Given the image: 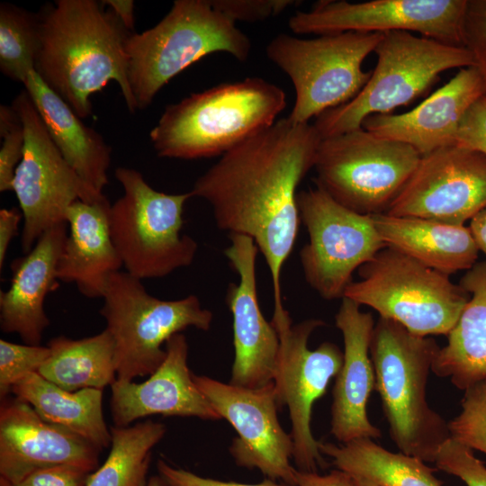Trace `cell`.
I'll list each match as a JSON object with an SVG mask.
<instances>
[{"instance_id":"44dd1931","label":"cell","mask_w":486,"mask_h":486,"mask_svg":"<svg viewBox=\"0 0 486 486\" xmlns=\"http://www.w3.org/2000/svg\"><path fill=\"white\" fill-rule=\"evenodd\" d=\"M335 324L343 337L344 352L332 391L330 433L341 444L377 439L381 430L372 424L367 414L368 400L375 389L370 356L375 322L370 312L362 311L358 303L343 297Z\"/></svg>"},{"instance_id":"ee69618b","label":"cell","mask_w":486,"mask_h":486,"mask_svg":"<svg viewBox=\"0 0 486 486\" xmlns=\"http://www.w3.org/2000/svg\"><path fill=\"white\" fill-rule=\"evenodd\" d=\"M102 4L113 12L122 25L130 32L134 30V1L132 0H104Z\"/></svg>"},{"instance_id":"8992f818","label":"cell","mask_w":486,"mask_h":486,"mask_svg":"<svg viewBox=\"0 0 486 486\" xmlns=\"http://www.w3.org/2000/svg\"><path fill=\"white\" fill-rule=\"evenodd\" d=\"M374 52L377 63L360 93L317 117L313 125L321 139L359 129L371 115L410 104L446 70L475 66L466 47L404 31L383 33Z\"/></svg>"},{"instance_id":"83f0119b","label":"cell","mask_w":486,"mask_h":486,"mask_svg":"<svg viewBox=\"0 0 486 486\" xmlns=\"http://www.w3.org/2000/svg\"><path fill=\"white\" fill-rule=\"evenodd\" d=\"M11 393L28 402L45 421L61 426L103 450L112 436L103 413V390L66 391L38 373L19 380Z\"/></svg>"},{"instance_id":"5bb4252c","label":"cell","mask_w":486,"mask_h":486,"mask_svg":"<svg viewBox=\"0 0 486 486\" xmlns=\"http://www.w3.org/2000/svg\"><path fill=\"white\" fill-rule=\"evenodd\" d=\"M309 242L300 251L304 279L321 298L342 299L352 274L386 247L372 215L353 212L315 187L297 194Z\"/></svg>"},{"instance_id":"7bdbcfd3","label":"cell","mask_w":486,"mask_h":486,"mask_svg":"<svg viewBox=\"0 0 486 486\" xmlns=\"http://www.w3.org/2000/svg\"><path fill=\"white\" fill-rule=\"evenodd\" d=\"M22 212L15 208L0 210V268L2 269L9 246L17 236Z\"/></svg>"},{"instance_id":"4fadbf2b","label":"cell","mask_w":486,"mask_h":486,"mask_svg":"<svg viewBox=\"0 0 486 486\" xmlns=\"http://www.w3.org/2000/svg\"><path fill=\"white\" fill-rule=\"evenodd\" d=\"M280 340V351L274 379L276 399L281 409L286 406L291 419L292 458L302 472H318L326 462L320 442L311 432V412L339 372L343 352L332 342H323L316 349L309 348L311 334L325 325L320 319H308L293 324L284 309L274 311L271 321Z\"/></svg>"},{"instance_id":"ac0fdd59","label":"cell","mask_w":486,"mask_h":486,"mask_svg":"<svg viewBox=\"0 0 486 486\" xmlns=\"http://www.w3.org/2000/svg\"><path fill=\"white\" fill-rule=\"evenodd\" d=\"M224 255L238 274V284L227 288L226 303L233 319L234 361L230 384L260 388L274 382L280 340L272 322L261 312L256 288V261L258 248L245 235H229Z\"/></svg>"},{"instance_id":"7a4b0ae2","label":"cell","mask_w":486,"mask_h":486,"mask_svg":"<svg viewBox=\"0 0 486 486\" xmlns=\"http://www.w3.org/2000/svg\"><path fill=\"white\" fill-rule=\"evenodd\" d=\"M40 44L35 71L81 118L93 114L91 96L110 81L127 108L137 110L128 76L129 32L94 0H58L39 14Z\"/></svg>"},{"instance_id":"bcb514c9","label":"cell","mask_w":486,"mask_h":486,"mask_svg":"<svg viewBox=\"0 0 486 486\" xmlns=\"http://www.w3.org/2000/svg\"><path fill=\"white\" fill-rule=\"evenodd\" d=\"M147 486H168L164 479L158 475H153L148 478Z\"/></svg>"},{"instance_id":"277c9868","label":"cell","mask_w":486,"mask_h":486,"mask_svg":"<svg viewBox=\"0 0 486 486\" xmlns=\"http://www.w3.org/2000/svg\"><path fill=\"white\" fill-rule=\"evenodd\" d=\"M439 349L434 338L392 320L379 317L375 322L370 356L391 438L400 453L425 463H435L450 437L448 422L427 400L428 377Z\"/></svg>"},{"instance_id":"e0dca14e","label":"cell","mask_w":486,"mask_h":486,"mask_svg":"<svg viewBox=\"0 0 486 486\" xmlns=\"http://www.w3.org/2000/svg\"><path fill=\"white\" fill-rule=\"evenodd\" d=\"M486 207V157L457 143L422 156L386 214L464 225Z\"/></svg>"},{"instance_id":"4dcf8cb0","label":"cell","mask_w":486,"mask_h":486,"mask_svg":"<svg viewBox=\"0 0 486 486\" xmlns=\"http://www.w3.org/2000/svg\"><path fill=\"white\" fill-rule=\"evenodd\" d=\"M112 441L104 463L91 472L86 486H147L151 451L166 428L151 419L110 428Z\"/></svg>"},{"instance_id":"d4e9b609","label":"cell","mask_w":486,"mask_h":486,"mask_svg":"<svg viewBox=\"0 0 486 486\" xmlns=\"http://www.w3.org/2000/svg\"><path fill=\"white\" fill-rule=\"evenodd\" d=\"M23 85L65 160L83 181L103 193L109 182L112 148L82 122L35 70L29 73Z\"/></svg>"},{"instance_id":"484cf974","label":"cell","mask_w":486,"mask_h":486,"mask_svg":"<svg viewBox=\"0 0 486 486\" xmlns=\"http://www.w3.org/2000/svg\"><path fill=\"white\" fill-rule=\"evenodd\" d=\"M372 218L387 247L429 268L450 276L476 263L479 249L464 225L386 213Z\"/></svg>"},{"instance_id":"7dc6e473","label":"cell","mask_w":486,"mask_h":486,"mask_svg":"<svg viewBox=\"0 0 486 486\" xmlns=\"http://www.w3.org/2000/svg\"><path fill=\"white\" fill-rule=\"evenodd\" d=\"M352 477L355 481L356 486H379L375 484L374 482L369 480H366L364 478L356 477V476H352Z\"/></svg>"},{"instance_id":"6da1fadb","label":"cell","mask_w":486,"mask_h":486,"mask_svg":"<svg viewBox=\"0 0 486 486\" xmlns=\"http://www.w3.org/2000/svg\"><path fill=\"white\" fill-rule=\"evenodd\" d=\"M321 140L313 124L282 118L220 156L190 191L210 204L220 230L254 240L271 274L274 310L284 308L281 273L301 222L297 188Z\"/></svg>"},{"instance_id":"8fae6325","label":"cell","mask_w":486,"mask_h":486,"mask_svg":"<svg viewBox=\"0 0 486 486\" xmlns=\"http://www.w3.org/2000/svg\"><path fill=\"white\" fill-rule=\"evenodd\" d=\"M412 147L363 127L322 139L315 158L316 187L363 215L385 213L417 168Z\"/></svg>"},{"instance_id":"c3c4849f","label":"cell","mask_w":486,"mask_h":486,"mask_svg":"<svg viewBox=\"0 0 486 486\" xmlns=\"http://www.w3.org/2000/svg\"><path fill=\"white\" fill-rule=\"evenodd\" d=\"M0 486H13L9 482L0 477Z\"/></svg>"},{"instance_id":"f6af8a7d","label":"cell","mask_w":486,"mask_h":486,"mask_svg":"<svg viewBox=\"0 0 486 486\" xmlns=\"http://www.w3.org/2000/svg\"><path fill=\"white\" fill-rule=\"evenodd\" d=\"M469 230L479 251L486 256V207L471 219Z\"/></svg>"},{"instance_id":"603a6c76","label":"cell","mask_w":486,"mask_h":486,"mask_svg":"<svg viewBox=\"0 0 486 486\" xmlns=\"http://www.w3.org/2000/svg\"><path fill=\"white\" fill-rule=\"evenodd\" d=\"M67 235V222L46 230L25 256L14 260L10 286L0 292L1 330L18 334L24 344L40 345L50 325L44 302L58 286L57 268Z\"/></svg>"},{"instance_id":"ffe728a7","label":"cell","mask_w":486,"mask_h":486,"mask_svg":"<svg viewBox=\"0 0 486 486\" xmlns=\"http://www.w3.org/2000/svg\"><path fill=\"white\" fill-rule=\"evenodd\" d=\"M165 349V360L145 382L117 379L112 384L110 410L113 426L129 427L152 415L220 418L193 378L187 364L185 336L175 334L166 342Z\"/></svg>"},{"instance_id":"7c38bea8","label":"cell","mask_w":486,"mask_h":486,"mask_svg":"<svg viewBox=\"0 0 486 486\" xmlns=\"http://www.w3.org/2000/svg\"><path fill=\"white\" fill-rule=\"evenodd\" d=\"M12 106L25 133L22 158L12 183L23 217L22 248L26 254L51 227L66 221L76 201L94 202L105 197L88 185L65 160L24 89Z\"/></svg>"},{"instance_id":"e575fe53","label":"cell","mask_w":486,"mask_h":486,"mask_svg":"<svg viewBox=\"0 0 486 486\" xmlns=\"http://www.w3.org/2000/svg\"><path fill=\"white\" fill-rule=\"evenodd\" d=\"M0 191H12L15 170L20 164L25 143L22 122L14 107L0 106Z\"/></svg>"},{"instance_id":"60d3db41","label":"cell","mask_w":486,"mask_h":486,"mask_svg":"<svg viewBox=\"0 0 486 486\" xmlns=\"http://www.w3.org/2000/svg\"><path fill=\"white\" fill-rule=\"evenodd\" d=\"M157 468L158 474L168 486H288L268 478L259 483L252 484L205 478L187 470L176 468L162 459L158 460Z\"/></svg>"},{"instance_id":"d590c367","label":"cell","mask_w":486,"mask_h":486,"mask_svg":"<svg viewBox=\"0 0 486 486\" xmlns=\"http://www.w3.org/2000/svg\"><path fill=\"white\" fill-rule=\"evenodd\" d=\"M436 466L460 479L466 486H486V466L473 451L452 437L438 448Z\"/></svg>"},{"instance_id":"f1b7e54d","label":"cell","mask_w":486,"mask_h":486,"mask_svg":"<svg viewBox=\"0 0 486 486\" xmlns=\"http://www.w3.org/2000/svg\"><path fill=\"white\" fill-rule=\"evenodd\" d=\"M47 346L50 353L38 374L66 391H104L117 380L114 341L106 328L80 339L58 336Z\"/></svg>"},{"instance_id":"74e56055","label":"cell","mask_w":486,"mask_h":486,"mask_svg":"<svg viewBox=\"0 0 486 486\" xmlns=\"http://www.w3.org/2000/svg\"><path fill=\"white\" fill-rule=\"evenodd\" d=\"M212 5L233 22H259L293 6V0H211Z\"/></svg>"},{"instance_id":"7402d4cb","label":"cell","mask_w":486,"mask_h":486,"mask_svg":"<svg viewBox=\"0 0 486 486\" xmlns=\"http://www.w3.org/2000/svg\"><path fill=\"white\" fill-rule=\"evenodd\" d=\"M482 95L479 69L475 66L464 68L412 110L371 115L362 127L380 137L405 143L422 157L457 143L463 118Z\"/></svg>"},{"instance_id":"3957f363","label":"cell","mask_w":486,"mask_h":486,"mask_svg":"<svg viewBox=\"0 0 486 486\" xmlns=\"http://www.w3.org/2000/svg\"><path fill=\"white\" fill-rule=\"evenodd\" d=\"M286 104L284 89L261 77L220 84L167 105L150 141L160 158L222 156L271 127Z\"/></svg>"},{"instance_id":"8d00e7d4","label":"cell","mask_w":486,"mask_h":486,"mask_svg":"<svg viewBox=\"0 0 486 486\" xmlns=\"http://www.w3.org/2000/svg\"><path fill=\"white\" fill-rule=\"evenodd\" d=\"M464 46L472 54L486 97V0H468L464 22Z\"/></svg>"},{"instance_id":"52a82bcc","label":"cell","mask_w":486,"mask_h":486,"mask_svg":"<svg viewBox=\"0 0 486 486\" xmlns=\"http://www.w3.org/2000/svg\"><path fill=\"white\" fill-rule=\"evenodd\" d=\"M115 178L123 194L111 204L110 231L126 272L140 280L155 279L190 266L198 244L182 230L191 193L157 191L129 167H117Z\"/></svg>"},{"instance_id":"9a60e30c","label":"cell","mask_w":486,"mask_h":486,"mask_svg":"<svg viewBox=\"0 0 486 486\" xmlns=\"http://www.w3.org/2000/svg\"><path fill=\"white\" fill-rule=\"evenodd\" d=\"M468 0H372L362 3L321 1L290 17L297 34L346 32L385 33L404 31L454 46H464Z\"/></svg>"},{"instance_id":"5b68a950","label":"cell","mask_w":486,"mask_h":486,"mask_svg":"<svg viewBox=\"0 0 486 486\" xmlns=\"http://www.w3.org/2000/svg\"><path fill=\"white\" fill-rule=\"evenodd\" d=\"M252 44L211 0H176L154 27L126 42L129 82L137 109L147 108L173 77L202 58L226 52L240 62Z\"/></svg>"},{"instance_id":"836d02e7","label":"cell","mask_w":486,"mask_h":486,"mask_svg":"<svg viewBox=\"0 0 486 486\" xmlns=\"http://www.w3.org/2000/svg\"><path fill=\"white\" fill-rule=\"evenodd\" d=\"M48 346L16 344L0 339V397L11 393L12 387L24 376L38 373L50 356Z\"/></svg>"},{"instance_id":"30bf717a","label":"cell","mask_w":486,"mask_h":486,"mask_svg":"<svg viewBox=\"0 0 486 486\" xmlns=\"http://www.w3.org/2000/svg\"><path fill=\"white\" fill-rule=\"evenodd\" d=\"M382 34L346 32L300 39L281 33L273 38L266 56L289 76L295 90L288 118L308 123L354 99L371 76L363 70V62Z\"/></svg>"},{"instance_id":"f35d334b","label":"cell","mask_w":486,"mask_h":486,"mask_svg":"<svg viewBox=\"0 0 486 486\" xmlns=\"http://www.w3.org/2000/svg\"><path fill=\"white\" fill-rule=\"evenodd\" d=\"M456 142L486 157V97L484 95L472 104L463 118Z\"/></svg>"},{"instance_id":"cb8c5ba5","label":"cell","mask_w":486,"mask_h":486,"mask_svg":"<svg viewBox=\"0 0 486 486\" xmlns=\"http://www.w3.org/2000/svg\"><path fill=\"white\" fill-rule=\"evenodd\" d=\"M106 196L94 202L76 201L67 212L68 235L57 277L74 283L87 298H102L109 277L123 266L113 244Z\"/></svg>"},{"instance_id":"d6986e66","label":"cell","mask_w":486,"mask_h":486,"mask_svg":"<svg viewBox=\"0 0 486 486\" xmlns=\"http://www.w3.org/2000/svg\"><path fill=\"white\" fill-rule=\"evenodd\" d=\"M102 450L68 429L42 419L25 400L1 399L0 477L12 485L32 472L72 465L91 472Z\"/></svg>"},{"instance_id":"9c48e42d","label":"cell","mask_w":486,"mask_h":486,"mask_svg":"<svg viewBox=\"0 0 486 486\" xmlns=\"http://www.w3.org/2000/svg\"><path fill=\"white\" fill-rule=\"evenodd\" d=\"M344 296L375 310L410 332L429 337L448 335L470 294L449 275L385 247L358 269Z\"/></svg>"},{"instance_id":"d6a6232c","label":"cell","mask_w":486,"mask_h":486,"mask_svg":"<svg viewBox=\"0 0 486 486\" xmlns=\"http://www.w3.org/2000/svg\"><path fill=\"white\" fill-rule=\"evenodd\" d=\"M450 437L486 454V380L466 390L460 413L448 422Z\"/></svg>"},{"instance_id":"4316f807","label":"cell","mask_w":486,"mask_h":486,"mask_svg":"<svg viewBox=\"0 0 486 486\" xmlns=\"http://www.w3.org/2000/svg\"><path fill=\"white\" fill-rule=\"evenodd\" d=\"M459 284L470 294L440 347L431 371L460 390L486 380V261L475 263Z\"/></svg>"},{"instance_id":"ab89813d","label":"cell","mask_w":486,"mask_h":486,"mask_svg":"<svg viewBox=\"0 0 486 486\" xmlns=\"http://www.w3.org/2000/svg\"><path fill=\"white\" fill-rule=\"evenodd\" d=\"M91 472L72 465L36 470L13 486H86Z\"/></svg>"},{"instance_id":"1f68e13d","label":"cell","mask_w":486,"mask_h":486,"mask_svg":"<svg viewBox=\"0 0 486 486\" xmlns=\"http://www.w3.org/2000/svg\"><path fill=\"white\" fill-rule=\"evenodd\" d=\"M40 44V15L13 4H0V70L24 84L36 69Z\"/></svg>"},{"instance_id":"b9f144b4","label":"cell","mask_w":486,"mask_h":486,"mask_svg":"<svg viewBox=\"0 0 486 486\" xmlns=\"http://www.w3.org/2000/svg\"><path fill=\"white\" fill-rule=\"evenodd\" d=\"M296 486H356L353 477L338 469L328 473L296 472Z\"/></svg>"},{"instance_id":"f546056e","label":"cell","mask_w":486,"mask_h":486,"mask_svg":"<svg viewBox=\"0 0 486 486\" xmlns=\"http://www.w3.org/2000/svg\"><path fill=\"white\" fill-rule=\"evenodd\" d=\"M319 446L336 469L379 486H442L425 462L389 451L373 439H356L341 445L320 441Z\"/></svg>"},{"instance_id":"2e32d148","label":"cell","mask_w":486,"mask_h":486,"mask_svg":"<svg viewBox=\"0 0 486 486\" xmlns=\"http://www.w3.org/2000/svg\"><path fill=\"white\" fill-rule=\"evenodd\" d=\"M193 378L220 418L237 431L229 448L237 465L258 469L268 479L296 486L292 440L278 419L274 382L251 389L205 375L193 374Z\"/></svg>"},{"instance_id":"ba28073f","label":"cell","mask_w":486,"mask_h":486,"mask_svg":"<svg viewBox=\"0 0 486 486\" xmlns=\"http://www.w3.org/2000/svg\"><path fill=\"white\" fill-rule=\"evenodd\" d=\"M101 316L114 341L117 379L133 381L152 374L163 363V345L194 327L210 329L213 314L196 295L162 300L149 294L141 280L118 271L108 279Z\"/></svg>"}]
</instances>
